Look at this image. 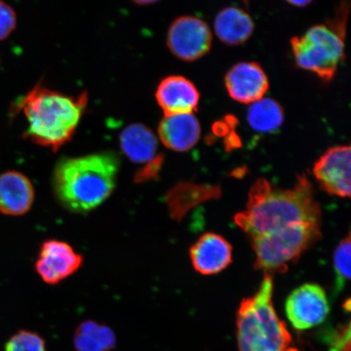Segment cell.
<instances>
[{"label": "cell", "instance_id": "cell-10", "mask_svg": "<svg viewBox=\"0 0 351 351\" xmlns=\"http://www.w3.org/2000/svg\"><path fill=\"white\" fill-rule=\"evenodd\" d=\"M350 146L332 147L315 162V178L328 194L350 197Z\"/></svg>", "mask_w": 351, "mask_h": 351}, {"label": "cell", "instance_id": "cell-22", "mask_svg": "<svg viewBox=\"0 0 351 351\" xmlns=\"http://www.w3.org/2000/svg\"><path fill=\"white\" fill-rule=\"evenodd\" d=\"M319 339L328 351H350V323L324 329Z\"/></svg>", "mask_w": 351, "mask_h": 351}, {"label": "cell", "instance_id": "cell-27", "mask_svg": "<svg viewBox=\"0 0 351 351\" xmlns=\"http://www.w3.org/2000/svg\"><path fill=\"white\" fill-rule=\"evenodd\" d=\"M134 3L136 4H138V5H150V4L156 3L158 1H160V0H132Z\"/></svg>", "mask_w": 351, "mask_h": 351}, {"label": "cell", "instance_id": "cell-18", "mask_svg": "<svg viewBox=\"0 0 351 351\" xmlns=\"http://www.w3.org/2000/svg\"><path fill=\"white\" fill-rule=\"evenodd\" d=\"M254 28L252 16L237 7L223 8L215 19V32L219 40L228 46H239L247 42Z\"/></svg>", "mask_w": 351, "mask_h": 351}, {"label": "cell", "instance_id": "cell-20", "mask_svg": "<svg viewBox=\"0 0 351 351\" xmlns=\"http://www.w3.org/2000/svg\"><path fill=\"white\" fill-rule=\"evenodd\" d=\"M284 120V109L274 99L263 98L252 104L248 108V124L258 133H275L282 126Z\"/></svg>", "mask_w": 351, "mask_h": 351}, {"label": "cell", "instance_id": "cell-3", "mask_svg": "<svg viewBox=\"0 0 351 351\" xmlns=\"http://www.w3.org/2000/svg\"><path fill=\"white\" fill-rule=\"evenodd\" d=\"M89 96L60 93L38 83L14 105L28 123L25 137L35 144L57 151L73 137L86 112Z\"/></svg>", "mask_w": 351, "mask_h": 351}, {"label": "cell", "instance_id": "cell-2", "mask_svg": "<svg viewBox=\"0 0 351 351\" xmlns=\"http://www.w3.org/2000/svg\"><path fill=\"white\" fill-rule=\"evenodd\" d=\"M119 169V159L112 152L64 158L52 178L56 199L71 212H90L112 195Z\"/></svg>", "mask_w": 351, "mask_h": 351}, {"label": "cell", "instance_id": "cell-19", "mask_svg": "<svg viewBox=\"0 0 351 351\" xmlns=\"http://www.w3.org/2000/svg\"><path fill=\"white\" fill-rule=\"evenodd\" d=\"M116 342L112 329L94 320L79 324L73 337L76 351H112Z\"/></svg>", "mask_w": 351, "mask_h": 351}, {"label": "cell", "instance_id": "cell-14", "mask_svg": "<svg viewBox=\"0 0 351 351\" xmlns=\"http://www.w3.org/2000/svg\"><path fill=\"white\" fill-rule=\"evenodd\" d=\"M158 135L170 150L190 151L199 141L200 123L194 113L165 116L158 127Z\"/></svg>", "mask_w": 351, "mask_h": 351}, {"label": "cell", "instance_id": "cell-1", "mask_svg": "<svg viewBox=\"0 0 351 351\" xmlns=\"http://www.w3.org/2000/svg\"><path fill=\"white\" fill-rule=\"evenodd\" d=\"M234 221L251 239L297 223H320L322 210L306 176L298 177L289 190L274 188L261 178L249 193L247 209L237 214Z\"/></svg>", "mask_w": 351, "mask_h": 351}, {"label": "cell", "instance_id": "cell-17", "mask_svg": "<svg viewBox=\"0 0 351 351\" xmlns=\"http://www.w3.org/2000/svg\"><path fill=\"white\" fill-rule=\"evenodd\" d=\"M120 147L129 160L136 164H147L160 155L156 135L147 125L134 123L122 130Z\"/></svg>", "mask_w": 351, "mask_h": 351}, {"label": "cell", "instance_id": "cell-9", "mask_svg": "<svg viewBox=\"0 0 351 351\" xmlns=\"http://www.w3.org/2000/svg\"><path fill=\"white\" fill-rule=\"evenodd\" d=\"M82 265L83 257L71 245L50 239L42 244L35 269L44 282L56 285L77 273Z\"/></svg>", "mask_w": 351, "mask_h": 351}, {"label": "cell", "instance_id": "cell-7", "mask_svg": "<svg viewBox=\"0 0 351 351\" xmlns=\"http://www.w3.org/2000/svg\"><path fill=\"white\" fill-rule=\"evenodd\" d=\"M166 43L178 59L193 62L208 53L213 45V34L203 19L182 16L171 24Z\"/></svg>", "mask_w": 351, "mask_h": 351}, {"label": "cell", "instance_id": "cell-28", "mask_svg": "<svg viewBox=\"0 0 351 351\" xmlns=\"http://www.w3.org/2000/svg\"><path fill=\"white\" fill-rule=\"evenodd\" d=\"M250 1H251V0H241V2H243L247 8L250 5Z\"/></svg>", "mask_w": 351, "mask_h": 351}, {"label": "cell", "instance_id": "cell-24", "mask_svg": "<svg viewBox=\"0 0 351 351\" xmlns=\"http://www.w3.org/2000/svg\"><path fill=\"white\" fill-rule=\"evenodd\" d=\"M16 15L14 10L0 0V41L10 36L16 27Z\"/></svg>", "mask_w": 351, "mask_h": 351}, {"label": "cell", "instance_id": "cell-13", "mask_svg": "<svg viewBox=\"0 0 351 351\" xmlns=\"http://www.w3.org/2000/svg\"><path fill=\"white\" fill-rule=\"evenodd\" d=\"M232 248L221 235L205 234L192 245L191 260L195 269L203 275L221 273L232 263Z\"/></svg>", "mask_w": 351, "mask_h": 351}, {"label": "cell", "instance_id": "cell-5", "mask_svg": "<svg viewBox=\"0 0 351 351\" xmlns=\"http://www.w3.org/2000/svg\"><path fill=\"white\" fill-rule=\"evenodd\" d=\"M320 223H302L270 234L252 237L254 269L265 274H284L306 250L322 238Z\"/></svg>", "mask_w": 351, "mask_h": 351}, {"label": "cell", "instance_id": "cell-11", "mask_svg": "<svg viewBox=\"0 0 351 351\" xmlns=\"http://www.w3.org/2000/svg\"><path fill=\"white\" fill-rule=\"evenodd\" d=\"M230 98L240 104H252L265 98L269 89L267 74L256 62H240L232 66L225 77Z\"/></svg>", "mask_w": 351, "mask_h": 351}, {"label": "cell", "instance_id": "cell-21", "mask_svg": "<svg viewBox=\"0 0 351 351\" xmlns=\"http://www.w3.org/2000/svg\"><path fill=\"white\" fill-rule=\"evenodd\" d=\"M350 236L341 241L336 249L335 256H333V265L335 271V287L336 295L343 291L346 283L350 279Z\"/></svg>", "mask_w": 351, "mask_h": 351}, {"label": "cell", "instance_id": "cell-15", "mask_svg": "<svg viewBox=\"0 0 351 351\" xmlns=\"http://www.w3.org/2000/svg\"><path fill=\"white\" fill-rule=\"evenodd\" d=\"M221 194L219 186L182 182L167 194L166 204L171 217L181 221L191 210L206 202L218 199Z\"/></svg>", "mask_w": 351, "mask_h": 351}, {"label": "cell", "instance_id": "cell-26", "mask_svg": "<svg viewBox=\"0 0 351 351\" xmlns=\"http://www.w3.org/2000/svg\"><path fill=\"white\" fill-rule=\"evenodd\" d=\"M288 3L292 6L298 8H304L308 6L310 3H313V0H285Z\"/></svg>", "mask_w": 351, "mask_h": 351}, {"label": "cell", "instance_id": "cell-6", "mask_svg": "<svg viewBox=\"0 0 351 351\" xmlns=\"http://www.w3.org/2000/svg\"><path fill=\"white\" fill-rule=\"evenodd\" d=\"M345 38L328 25L313 26L302 36L291 40L296 64L324 82L332 81L346 58Z\"/></svg>", "mask_w": 351, "mask_h": 351}, {"label": "cell", "instance_id": "cell-12", "mask_svg": "<svg viewBox=\"0 0 351 351\" xmlns=\"http://www.w3.org/2000/svg\"><path fill=\"white\" fill-rule=\"evenodd\" d=\"M157 104L165 116L194 113L199 107L200 95L194 83L181 75L162 79L156 91Z\"/></svg>", "mask_w": 351, "mask_h": 351}, {"label": "cell", "instance_id": "cell-25", "mask_svg": "<svg viewBox=\"0 0 351 351\" xmlns=\"http://www.w3.org/2000/svg\"><path fill=\"white\" fill-rule=\"evenodd\" d=\"M164 163L163 154H160L155 160L145 164L143 168L138 171L135 175L136 182H144L150 181L152 179H156L159 177L162 166Z\"/></svg>", "mask_w": 351, "mask_h": 351}, {"label": "cell", "instance_id": "cell-8", "mask_svg": "<svg viewBox=\"0 0 351 351\" xmlns=\"http://www.w3.org/2000/svg\"><path fill=\"white\" fill-rule=\"evenodd\" d=\"M329 311L326 291L314 283L304 284L295 289L285 302L289 322L298 331L319 326L328 317Z\"/></svg>", "mask_w": 351, "mask_h": 351}, {"label": "cell", "instance_id": "cell-16", "mask_svg": "<svg viewBox=\"0 0 351 351\" xmlns=\"http://www.w3.org/2000/svg\"><path fill=\"white\" fill-rule=\"evenodd\" d=\"M34 190L24 174L10 171L0 175V212L10 216H21L32 207Z\"/></svg>", "mask_w": 351, "mask_h": 351}, {"label": "cell", "instance_id": "cell-4", "mask_svg": "<svg viewBox=\"0 0 351 351\" xmlns=\"http://www.w3.org/2000/svg\"><path fill=\"white\" fill-rule=\"evenodd\" d=\"M273 276L265 274L258 291L241 302L237 313L239 351H298L273 302Z\"/></svg>", "mask_w": 351, "mask_h": 351}, {"label": "cell", "instance_id": "cell-23", "mask_svg": "<svg viewBox=\"0 0 351 351\" xmlns=\"http://www.w3.org/2000/svg\"><path fill=\"white\" fill-rule=\"evenodd\" d=\"M5 351H47L45 341L37 332L20 331L7 342Z\"/></svg>", "mask_w": 351, "mask_h": 351}]
</instances>
